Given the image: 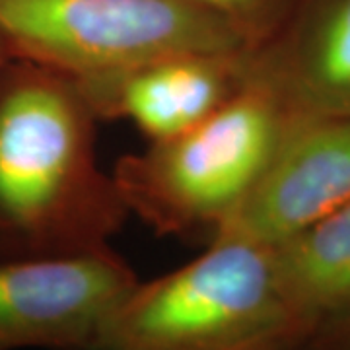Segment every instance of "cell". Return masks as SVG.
Returning <instances> with one entry per match:
<instances>
[{
    "instance_id": "3957f363",
    "label": "cell",
    "mask_w": 350,
    "mask_h": 350,
    "mask_svg": "<svg viewBox=\"0 0 350 350\" xmlns=\"http://www.w3.org/2000/svg\"><path fill=\"white\" fill-rule=\"evenodd\" d=\"M301 338L275 247L216 236L187 265L138 280L98 350H292Z\"/></svg>"
},
{
    "instance_id": "9c48e42d",
    "label": "cell",
    "mask_w": 350,
    "mask_h": 350,
    "mask_svg": "<svg viewBox=\"0 0 350 350\" xmlns=\"http://www.w3.org/2000/svg\"><path fill=\"white\" fill-rule=\"evenodd\" d=\"M275 253L304 337L350 319V202L276 245Z\"/></svg>"
},
{
    "instance_id": "30bf717a",
    "label": "cell",
    "mask_w": 350,
    "mask_h": 350,
    "mask_svg": "<svg viewBox=\"0 0 350 350\" xmlns=\"http://www.w3.org/2000/svg\"><path fill=\"white\" fill-rule=\"evenodd\" d=\"M202 8L214 10L239 27L253 47L262 45L275 24L280 0H187Z\"/></svg>"
},
{
    "instance_id": "7a4b0ae2",
    "label": "cell",
    "mask_w": 350,
    "mask_h": 350,
    "mask_svg": "<svg viewBox=\"0 0 350 350\" xmlns=\"http://www.w3.org/2000/svg\"><path fill=\"white\" fill-rule=\"evenodd\" d=\"M298 117L255 66L199 125L123 156L113 179L129 214L162 236L208 239L255 187Z\"/></svg>"
},
{
    "instance_id": "ba28073f",
    "label": "cell",
    "mask_w": 350,
    "mask_h": 350,
    "mask_svg": "<svg viewBox=\"0 0 350 350\" xmlns=\"http://www.w3.org/2000/svg\"><path fill=\"white\" fill-rule=\"evenodd\" d=\"M296 117H350V0H321L276 47L253 53Z\"/></svg>"
},
{
    "instance_id": "52a82bcc",
    "label": "cell",
    "mask_w": 350,
    "mask_h": 350,
    "mask_svg": "<svg viewBox=\"0 0 350 350\" xmlns=\"http://www.w3.org/2000/svg\"><path fill=\"white\" fill-rule=\"evenodd\" d=\"M255 47L181 53L75 80L98 121H126L150 142L181 135L222 107L253 70Z\"/></svg>"
},
{
    "instance_id": "5b68a950",
    "label": "cell",
    "mask_w": 350,
    "mask_h": 350,
    "mask_svg": "<svg viewBox=\"0 0 350 350\" xmlns=\"http://www.w3.org/2000/svg\"><path fill=\"white\" fill-rule=\"evenodd\" d=\"M113 247L0 261V350H98L105 327L137 286Z\"/></svg>"
},
{
    "instance_id": "6da1fadb",
    "label": "cell",
    "mask_w": 350,
    "mask_h": 350,
    "mask_svg": "<svg viewBox=\"0 0 350 350\" xmlns=\"http://www.w3.org/2000/svg\"><path fill=\"white\" fill-rule=\"evenodd\" d=\"M96 123L76 82L39 64L0 68V250L6 259L111 247L129 218L96 154Z\"/></svg>"
},
{
    "instance_id": "8fae6325",
    "label": "cell",
    "mask_w": 350,
    "mask_h": 350,
    "mask_svg": "<svg viewBox=\"0 0 350 350\" xmlns=\"http://www.w3.org/2000/svg\"><path fill=\"white\" fill-rule=\"evenodd\" d=\"M306 350H350V319L312 331L298 342Z\"/></svg>"
},
{
    "instance_id": "277c9868",
    "label": "cell",
    "mask_w": 350,
    "mask_h": 350,
    "mask_svg": "<svg viewBox=\"0 0 350 350\" xmlns=\"http://www.w3.org/2000/svg\"><path fill=\"white\" fill-rule=\"evenodd\" d=\"M0 39L10 59L75 80L167 55L253 47L224 16L187 0H0Z\"/></svg>"
},
{
    "instance_id": "8992f818",
    "label": "cell",
    "mask_w": 350,
    "mask_h": 350,
    "mask_svg": "<svg viewBox=\"0 0 350 350\" xmlns=\"http://www.w3.org/2000/svg\"><path fill=\"white\" fill-rule=\"evenodd\" d=\"M350 202V117H298L216 236L276 247Z\"/></svg>"
},
{
    "instance_id": "7c38bea8",
    "label": "cell",
    "mask_w": 350,
    "mask_h": 350,
    "mask_svg": "<svg viewBox=\"0 0 350 350\" xmlns=\"http://www.w3.org/2000/svg\"><path fill=\"white\" fill-rule=\"evenodd\" d=\"M10 57H8V51L4 47V43H2V39H0V68H2V64L6 63Z\"/></svg>"
}]
</instances>
